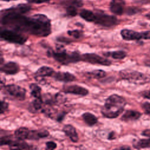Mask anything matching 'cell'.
Listing matches in <instances>:
<instances>
[{
	"label": "cell",
	"mask_w": 150,
	"mask_h": 150,
	"mask_svg": "<svg viewBox=\"0 0 150 150\" xmlns=\"http://www.w3.org/2000/svg\"><path fill=\"white\" fill-rule=\"evenodd\" d=\"M1 22L17 32H23L39 37L47 36L51 33L50 20L43 14L26 17L22 14L4 10L1 12Z\"/></svg>",
	"instance_id": "obj_1"
},
{
	"label": "cell",
	"mask_w": 150,
	"mask_h": 150,
	"mask_svg": "<svg viewBox=\"0 0 150 150\" xmlns=\"http://www.w3.org/2000/svg\"><path fill=\"white\" fill-rule=\"evenodd\" d=\"M125 105L126 101L123 97L118 94H112L105 100L101 112L105 118H115L123 112Z\"/></svg>",
	"instance_id": "obj_2"
},
{
	"label": "cell",
	"mask_w": 150,
	"mask_h": 150,
	"mask_svg": "<svg viewBox=\"0 0 150 150\" xmlns=\"http://www.w3.org/2000/svg\"><path fill=\"white\" fill-rule=\"evenodd\" d=\"M52 56L58 62L63 64L77 63L81 60V55L76 52L68 53L64 49H59L57 52H52Z\"/></svg>",
	"instance_id": "obj_3"
},
{
	"label": "cell",
	"mask_w": 150,
	"mask_h": 150,
	"mask_svg": "<svg viewBox=\"0 0 150 150\" xmlns=\"http://www.w3.org/2000/svg\"><path fill=\"white\" fill-rule=\"evenodd\" d=\"M120 76L122 79L138 84L146 83L149 80V78L144 74L130 69H125L120 71Z\"/></svg>",
	"instance_id": "obj_4"
},
{
	"label": "cell",
	"mask_w": 150,
	"mask_h": 150,
	"mask_svg": "<svg viewBox=\"0 0 150 150\" xmlns=\"http://www.w3.org/2000/svg\"><path fill=\"white\" fill-rule=\"evenodd\" d=\"M1 38L10 43L23 45L26 40L27 38L17 31L4 29L1 32Z\"/></svg>",
	"instance_id": "obj_5"
},
{
	"label": "cell",
	"mask_w": 150,
	"mask_h": 150,
	"mask_svg": "<svg viewBox=\"0 0 150 150\" xmlns=\"http://www.w3.org/2000/svg\"><path fill=\"white\" fill-rule=\"evenodd\" d=\"M117 18L112 15H107L103 12H97L95 13L94 22L96 24L100 26L110 28L116 25L118 23Z\"/></svg>",
	"instance_id": "obj_6"
},
{
	"label": "cell",
	"mask_w": 150,
	"mask_h": 150,
	"mask_svg": "<svg viewBox=\"0 0 150 150\" xmlns=\"http://www.w3.org/2000/svg\"><path fill=\"white\" fill-rule=\"evenodd\" d=\"M121 35L125 40H136L139 39H150V30L138 32L129 29L121 30Z\"/></svg>",
	"instance_id": "obj_7"
},
{
	"label": "cell",
	"mask_w": 150,
	"mask_h": 150,
	"mask_svg": "<svg viewBox=\"0 0 150 150\" xmlns=\"http://www.w3.org/2000/svg\"><path fill=\"white\" fill-rule=\"evenodd\" d=\"M81 60L94 64H100L103 66H110L111 62L96 53H85L81 55Z\"/></svg>",
	"instance_id": "obj_8"
},
{
	"label": "cell",
	"mask_w": 150,
	"mask_h": 150,
	"mask_svg": "<svg viewBox=\"0 0 150 150\" xmlns=\"http://www.w3.org/2000/svg\"><path fill=\"white\" fill-rule=\"evenodd\" d=\"M4 89L9 95L15 98L22 101L25 100L26 97V90L16 84H8L4 86Z\"/></svg>",
	"instance_id": "obj_9"
},
{
	"label": "cell",
	"mask_w": 150,
	"mask_h": 150,
	"mask_svg": "<svg viewBox=\"0 0 150 150\" xmlns=\"http://www.w3.org/2000/svg\"><path fill=\"white\" fill-rule=\"evenodd\" d=\"M63 90L65 93L76 94L82 96H87L88 94V90L87 88L76 84L64 86L63 88Z\"/></svg>",
	"instance_id": "obj_10"
},
{
	"label": "cell",
	"mask_w": 150,
	"mask_h": 150,
	"mask_svg": "<svg viewBox=\"0 0 150 150\" xmlns=\"http://www.w3.org/2000/svg\"><path fill=\"white\" fill-rule=\"evenodd\" d=\"M125 6L124 0H111L110 3V10L116 15H121L124 12Z\"/></svg>",
	"instance_id": "obj_11"
},
{
	"label": "cell",
	"mask_w": 150,
	"mask_h": 150,
	"mask_svg": "<svg viewBox=\"0 0 150 150\" xmlns=\"http://www.w3.org/2000/svg\"><path fill=\"white\" fill-rule=\"evenodd\" d=\"M1 71L6 74H15L19 71V65L14 62H9L4 64L1 69Z\"/></svg>",
	"instance_id": "obj_12"
},
{
	"label": "cell",
	"mask_w": 150,
	"mask_h": 150,
	"mask_svg": "<svg viewBox=\"0 0 150 150\" xmlns=\"http://www.w3.org/2000/svg\"><path fill=\"white\" fill-rule=\"evenodd\" d=\"M53 78L59 81H63L65 83L71 82L76 80V76L73 74L69 72L57 71L55 72L53 76Z\"/></svg>",
	"instance_id": "obj_13"
},
{
	"label": "cell",
	"mask_w": 150,
	"mask_h": 150,
	"mask_svg": "<svg viewBox=\"0 0 150 150\" xmlns=\"http://www.w3.org/2000/svg\"><path fill=\"white\" fill-rule=\"evenodd\" d=\"M63 131L73 142H77L78 141V134L75 128L73 125L70 124L65 125L63 128Z\"/></svg>",
	"instance_id": "obj_14"
},
{
	"label": "cell",
	"mask_w": 150,
	"mask_h": 150,
	"mask_svg": "<svg viewBox=\"0 0 150 150\" xmlns=\"http://www.w3.org/2000/svg\"><path fill=\"white\" fill-rule=\"evenodd\" d=\"M54 70L48 66L40 67L35 73V79H42L45 77H51L54 74Z\"/></svg>",
	"instance_id": "obj_15"
},
{
	"label": "cell",
	"mask_w": 150,
	"mask_h": 150,
	"mask_svg": "<svg viewBox=\"0 0 150 150\" xmlns=\"http://www.w3.org/2000/svg\"><path fill=\"white\" fill-rule=\"evenodd\" d=\"M49 135V131L45 129L30 130L28 139L39 140L41 138L47 137Z\"/></svg>",
	"instance_id": "obj_16"
},
{
	"label": "cell",
	"mask_w": 150,
	"mask_h": 150,
	"mask_svg": "<svg viewBox=\"0 0 150 150\" xmlns=\"http://www.w3.org/2000/svg\"><path fill=\"white\" fill-rule=\"evenodd\" d=\"M9 148L11 150H30V146L27 142L19 139L13 140L9 145Z\"/></svg>",
	"instance_id": "obj_17"
},
{
	"label": "cell",
	"mask_w": 150,
	"mask_h": 150,
	"mask_svg": "<svg viewBox=\"0 0 150 150\" xmlns=\"http://www.w3.org/2000/svg\"><path fill=\"white\" fill-rule=\"evenodd\" d=\"M31 9V6L26 4H21L11 8L5 9L8 12L23 15Z\"/></svg>",
	"instance_id": "obj_18"
},
{
	"label": "cell",
	"mask_w": 150,
	"mask_h": 150,
	"mask_svg": "<svg viewBox=\"0 0 150 150\" xmlns=\"http://www.w3.org/2000/svg\"><path fill=\"white\" fill-rule=\"evenodd\" d=\"M141 114L135 110H127L122 115L121 119L124 121H135L139 118Z\"/></svg>",
	"instance_id": "obj_19"
},
{
	"label": "cell",
	"mask_w": 150,
	"mask_h": 150,
	"mask_svg": "<svg viewBox=\"0 0 150 150\" xmlns=\"http://www.w3.org/2000/svg\"><path fill=\"white\" fill-rule=\"evenodd\" d=\"M30 129L26 127H20L15 130L14 135L17 139L24 141L28 139Z\"/></svg>",
	"instance_id": "obj_20"
},
{
	"label": "cell",
	"mask_w": 150,
	"mask_h": 150,
	"mask_svg": "<svg viewBox=\"0 0 150 150\" xmlns=\"http://www.w3.org/2000/svg\"><path fill=\"white\" fill-rule=\"evenodd\" d=\"M82 118L86 124L89 126H93L97 123L98 119L97 117L91 112H86L82 115Z\"/></svg>",
	"instance_id": "obj_21"
},
{
	"label": "cell",
	"mask_w": 150,
	"mask_h": 150,
	"mask_svg": "<svg viewBox=\"0 0 150 150\" xmlns=\"http://www.w3.org/2000/svg\"><path fill=\"white\" fill-rule=\"evenodd\" d=\"M80 16L87 22H94L95 19V13L88 9H82L79 13Z\"/></svg>",
	"instance_id": "obj_22"
},
{
	"label": "cell",
	"mask_w": 150,
	"mask_h": 150,
	"mask_svg": "<svg viewBox=\"0 0 150 150\" xmlns=\"http://www.w3.org/2000/svg\"><path fill=\"white\" fill-rule=\"evenodd\" d=\"M106 57H112L114 59H123L127 56V53L122 50H117L112 52H107L103 53Z\"/></svg>",
	"instance_id": "obj_23"
},
{
	"label": "cell",
	"mask_w": 150,
	"mask_h": 150,
	"mask_svg": "<svg viewBox=\"0 0 150 150\" xmlns=\"http://www.w3.org/2000/svg\"><path fill=\"white\" fill-rule=\"evenodd\" d=\"M31 95L37 99H43L41 94V88L36 83H32L29 86Z\"/></svg>",
	"instance_id": "obj_24"
},
{
	"label": "cell",
	"mask_w": 150,
	"mask_h": 150,
	"mask_svg": "<svg viewBox=\"0 0 150 150\" xmlns=\"http://www.w3.org/2000/svg\"><path fill=\"white\" fill-rule=\"evenodd\" d=\"M134 146L135 148H150V138L146 139H141L137 141L134 143Z\"/></svg>",
	"instance_id": "obj_25"
},
{
	"label": "cell",
	"mask_w": 150,
	"mask_h": 150,
	"mask_svg": "<svg viewBox=\"0 0 150 150\" xmlns=\"http://www.w3.org/2000/svg\"><path fill=\"white\" fill-rule=\"evenodd\" d=\"M87 74L89 77L94 79H102L105 77L106 73L103 70H95L90 72H88Z\"/></svg>",
	"instance_id": "obj_26"
},
{
	"label": "cell",
	"mask_w": 150,
	"mask_h": 150,
	"mask_svg": "<svg viewBox=\"0 0 150 150\" xmlns=\"http://www.w3.org/2000/svg\"><path fill=\"white\" fill-rule=\"evenodd\" d=\"M43 103V99L35 98V100L32 101L31 104V106L32 108V111L35 112L42 109Z\"/></svg>",
	"instance_id": "obj_27"
},
{
	"label": "cell",
	"mask_w": 150,
	"mask_h": 150,
	"mask_svg": "<svg viewBox=\"0 0 150 150\" xmlns=\"http://www.w3.org/2000/svg\"><path fill=\"white\" fill-rule=\"evenodd\" d=\"M0 141H1V145L2 146L4 145H9L13 141L12 137L9 134H5L2 135V134H1V138H0Z\"/></svg>",
	"instance_id": "obj_28"
},
{
	"label": "cell",
	"mask_w": 150,
	"mask_h": 150,
	"mask_svg": "<svg viewBox=\"0 0 150 150\" xmlns=\"http://www.w3.org/2000/svg\"><path fill=\"white\" fill-rule=\"evenodd\" d=\"M77 7L72 5H68L66 8V13L69 16H75L77 14Z\"/></svg>",
	"instance_id": "obj_29"
},
{
	"label": "cell",
	"mask_w": 150,
	"mask_h": 150,
	"mask_svg": "<svg viewBox=\"0 0 150 150\" xmlns=\"http://www.w3.org/2000/svg\"><path fill=\"white\" fill-rule=\"evenodd\" d=\"M67 4H68V5H72L76 7H80L83 5V2L81 0H69Z\"/></svg>",
	"instance_id": "obj_30"
},
{
	"label": "cell",
	"mask_w": 150,
	"mask_h": 150,
	"mask_svg": "<svg viewBox=\"0 0 150 150\" xmlns=\"http://www.w3.org/2000/svg\"><path fill=\"white\" fill-rule=\"evenodd\" d=\"M57 147L56 144L53 141H47L46 142L45 150H54Z\"/></svg>",
	"instance_id": "obj_31"
},
{
	"label": "cell",
	"mask_w": 150,
	"mask_h": 150,
	"mask_svg": "<svg viewBox=\"0 0 150 150\" xmlns=\"http://www.w3.org/2000/svg\"><path fill=\"white\" fill-rule=\"evenodd\" d=\"M69 35L74 37L76 39H79L81 35V33L80 30H69L67 32Z\"/></svg>",
	"instance_id": "obj_32"
},
{
	"label": "cell",
	"mask_w": 150,
	"mask_h": 150,
	"mask_svg": "<svg viewBox=\"0 0 150 150\" xmlns=\"http://www.w3.org/2000/svg\"><path fill=\"white\" fill-rule=\"evenodd\" d=\"M9 104L5 101H1V114H4L8 108Z\"/></svg>",
	"instance_id": "obj_33"
},
{
	"label": "cell",
	"mask_w": 150,
	"mask_h": 150,
	"mask_svg": "<svg viewBox=\"0 0 150 150\" xmlns=\"http://www.w3.org/2000/svg\"><path fill=\"white\" fill-rule=\"evenodd\" d=\"M142 107L145 112L147 114L150 115V103L145 102L142 104Z\"/></svg>",
	"instance_id": "obj_34"
},
{
	"label": "cell",
	"mask_w": 150,
	"mask_h": 150,
	"mask_svg": "<svg viewBox=\"0 0 150 150\" xmlns=\"http://www.w3.org/2000/svg\"><path fill=\"white\" fill-rule=\"evenodd\" d=\"M29 3L33 4H43V3H47L50 1V0H26Z\"/></svg>",
	"instance_id": "obj_35"
},
{
	"label": "cell",
	"mask_w": 150,
	"mask_h": 150,
	"mask_svg": "<svg viewBox=\"0 0 150 150\" xmlns=\"http://www.w3.org/2000/svg\"><path fill=\"white\" fill-rule=\"evenodd\" d=\"M113 150H131V148L129 146L127 145H122L118 147L115 148Z\"/></svg>",
	"instance_id": "obj_36"
},
{
	"label": "cell",
	"mask_w": 150,
	"mask_h": 150,
	"mask_svg": "<svg viewBox=\"0 0 150 150\" xmlns=\"http://www.w3.org/2000/svg\"><path fill=\"white\" fill-rule=\"evenodd\" d=\"M137 12V10L135 8H129L127 10V13L128 15H132Z\"/></svg>",
	"instance_id": "obj_37"
},
{
	"label": "cell",
	"mask_w": 150,
	"mask_h": 150,
	"mask_svg": "<svg viewBox=\"0 0 150 150\" xmlns=\"http://www.w3.org/2000/svg\"><path fill=\"white\" fill-rule=\"evenodd\" d=\"M142 134L145 137H148L149 138H150V129H146V130H144Z\"/></svg>",
	"instance_id": "obj_38"
},
{
	"label": "cell",
	"mask_w": 150,
	"mask_h": 150,
	"mask_svg": "<svg viewBox=\"0 0 150 150\" xmlns=\"http://www.w3.org/2000/svg\"><path fill=\"white\" fill-rule=\"evenodd\" d=\"M115 138V134L114 132H111L109 135H108V139L109 140H112V139H114Z\"/></svg>",
	"instance_id": "obj_39"
},
{
	"label": "cell",
	"mask_w": 150,
	"mask_h": 150,
	"mask_svg": "<svg viewBox=\"0 0 150 150\" xmlns=\"http://www.w3.org/2000/svg\"><path fill=\"white\" fill-rule=\"evenodd\" d=\"M142 96L148 98V99H149L150 100V91H146V92H144L142 94Z\"/></svg>",
	"instance_id": "obj_40"
},
{
	"label": "cell",
	"mask_w": 150,
	"mask_h": 150,
	"mask_svg": "<svg viewBox=\"0 0 150 150\" xmlns=\"http://www.w3.org/2000/svg\"><path fill=\"white\" fill-rule=\"evenodd\" d=\"M145 16H146V17L148 19H150V12L148 13H147V14H146Z\"/></svg>",
	"instance_id": "obj_41"
},
{
	"label": "cell",
	"mask_w": 150,
	"mask_h": 150,
	"mask_svg": "<svg viewBox=\"0 0 150 150\" xmlns=\"http://www.w3.org/2000/svg\"><path fill=\"white\" fill-rule=\"evenodd\" d=\"M4 1H6V2H8V1H15V0H2Z\"/></svg>",
	"instance_id": "obj_42"
}]
</instances>
